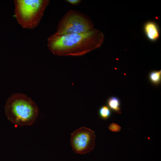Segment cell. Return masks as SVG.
Masks as SVG:
<instances>
[{"mask_svg":"<svg viewBox=\"0 0 161 161\" xmlns=\"http://www.w3.org/2000/svg\"><path fill=\"white\" fill-rule=\"evenodd\" d=\"M104 38L102 32L94 28L83 33L61 36L54 33L48 38L47 45L55 55L80 56L100 47Z\"/></svg>","mask_w":161,"mask_h":161,"instance_id":"obj_1","label":"cell"},{"mask_svg":"<svg viewBox=\"0 0 161 161\" xmlns=\"http://www.w3.org/2000/svg\"><path fill=\"white\" fill-rule=\"evenodd\" d=\"M4 108L8 120L19 126L32 124L35 121L39 112L34 101L21 93L12 95L7 100Z\"/></svg>","mask_w":161,"mask_h":161,"instance_id":"obj_2","label":"cell"},{"mask_svg":"<svg viewBox=\"0 0 161 161\" xmlns=\"http://www.w3.org/2000/svg\"><path fill=\"white\" fill-rule=\"evenodd\" d=\"M14 15L24 29H33L39 24L49 0H15Z\"/></svg>","mask_w":161,"mask_h":161,"instance_id":"obj_3","label":"cell"},{"mask_svg":"<svg viewBox=\"0 0 161 161\" xmlns=\"http://www.w3.org/2000/svg\"><path fill=\"white\" fill-rule=\"evenodd\" d=\"M94 24L85 14L73 10L67 11L61 18L57 27V35L61 36L85 32L94 29Z\"/></svg>","mask_w":161,"mask_h":161,"instance_id":"obj_4","label":"cell"},{"mask_svg":"<svg viewBox=\"0 0 161 161\" xmlns=\"http://www.w3.org/2000/svg\"><path fill=\"white\" fill-rule=\"evenodd\" d=\"M71 143L75 153L85 154L91 151L95 146V131L82 127L71 133Z\"/></svg>","mask_w":161,"mask_h":161,"instance_id":"obj_5","label":"cell"},{"mask_svg":"<svg viewBox=\"0 0 161 161\" xmlns=\"http://www.w3.org/2000/svg\"><path fill=\"white\" fill-rule=\"evenodd\" d=\"M144 30L148 39L152 41L157 40L159 37V31L157 24L152 21L146 23L144 27Z\"/></svg>","mask_w":161,"mask_h":161,"instance_id":"obj_6","label":"cell"},{"mask_svg":"<svg viewBox=\"0 0 161 161\" xmlns=\"http://www.w3.org/2000/svg\"><path fill=\"white\" fill-rule=\"evenodd\" d=\"M106 103L110 109L113 111L118 113H121L120 102L117 97L114 96L110 97L107 99Z\"/></svg>","mask_w":161,"mask_h":161,"instance_id":"obj_7","label":"cell"},{"mask_svg":"<svg viewBox=\"0 0 161 161\" xmlns=\"http://www.w3.org/2000/svg\"><path fill=\"white\" fill-rule=\"evenodd\" d=\"M149 79L150 82L154 85L158 86L160 84L161 81V70H153L149 74Z\"/></svg>","mask_w":161,"mask_h":161,"instance_id":"obj_8","label":"cell"},{"mask_svg":"<svg viewBox=\"0 0 161 161\" xmlns=\"http://www.w3.org/2000/svg\"><path fill=\"white\" fill-rule=\"evenodd\" d=\"M98 114L102 119L104 120H107L109 118L111 115V110L107 106L103 105L99 109Z\"/></svg>","mask_w":161,"mask_h":161,"instance_id":"obj_9","label":"cell"},{"mask_svg":"<svg viewBox=\"0 0 161 161\" xmlns=\"http://www.w3.org/2000/svg\"><path fill=\"white\" fill-rule=\"evenodd\" d=\"M108 128L109 130L113 132H118L121 129L120 126L114 123L110 124L108 126Z\"/></svg>","mask_w":161,"mask_h":161,"instance_id":"obj_10","label":"cell"},{"mask_svg":"<svg viewBox=\"0 0 161 161\" xmlns=\"http://www.w3.org/2000/svg\"><path fill=\"white\" fill-rule=\"evenodd\" d=\"M66 1L68 3L73 5H77L81 2V0H66Z\"/></svg>","mask_w":161,"mask_h":161,"instance_id":"obj_11","label":"cell"}]
</instances>
